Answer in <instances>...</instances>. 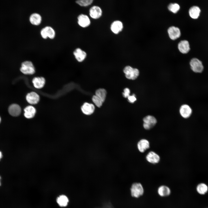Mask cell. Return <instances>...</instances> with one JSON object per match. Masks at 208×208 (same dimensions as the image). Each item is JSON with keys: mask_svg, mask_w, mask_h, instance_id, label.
<instances>
[{"mask_svg": "<svg viewBox=\"0 0 208 208\" xmlns=\"http://www.w3.org/2000/svg\"><path fill=\"white\" fill-rule=\"evenodd\" d=\"M1 118H0V122H1Z\"/></svg>", "mask_w": 208, "mask_h": 208, "instance_id": "836d02e7", "label": "cell"}, {"mask_svg": "<svg viewBox=\"0 0 208 208\" xmlns=\"http://www.w3.org/2000/svg\"><path fill=\"white\" fill-rule=\"evenodd\" d=\"M8 111L12 116L16 117L19 116L21 112V108L18 105L13 104L10 106Z\"/></svg>", "mask_w": 208, "mask_h": 208, "instance_id": "4fadbf2b", "label": "cell"}, {"mask_svg": "<svg viewBox=\"0 0 208 208\" xmlns=\"http://www.w3.org/2000/svg\"><path fill=\"white\" fill-rule=\"evenodd\" d=\"M123 25L120 21L117 20L113 22L111 25L110 28L112 31L115 34H118L122 29Z\"/></svg>", "mask_w": 208, "mask_h": 208, "instance_id": "2e32d148", "label": "cell"}, {"mask_svg": "<svg viewBox=\"0 0 208 208\" xmlns=\"http://www.w3.org/2000/svg\"><path fill=\"white\" fill-rule=\"evenodd\" d=\"M123 72L127 78L132 80L136 79L139 74V71L138 69L133 68L129 66L125 67Z\"/></svg>", "mask_w": 208, "mask_h": 208, "instance_id": "6da1fadb", "label": "cell"}, {"mask_svg": "<svg viewBox=\"0 0 208 208\" xmlns=\"http://www.w3.org/2000/svg\"><path fill=\"white\" fill-rule=\"evenodd\" d=\"M89 14L91 17L94 19L100 18L102 14V10L101 8L97 6H93L89 10Z\"/></svg>", "mask_w": 208, "mask_h": 208, "instance_id": "30bf717a", "label": "cell"}, {"mask_svg": "<svg viewBox=\"0 0 208 208\" xmlns=\"http://www.w3.org/2000/svg\"><path fill=\"white\" fill-rule=\"evenodd\" d=\"M56 200L59 205L61 207H66L69 202L68 197L64 194L61 195L57 197Z\"/></svg>", "mask_w": 208, "mask_h": 208, "instance_id": "603a6c76", "label": "cell"}, {"mask_svg": "<svg viewBox=\"0 0 208 208\" xmlns=\"http://www.w3.org/2000/svg\"><path fill=\"white\" fill-rule=\"evenodd\" d=\"M45 80L43 77H35L33 78L32 83L34 87L37 89L41 88L45 83Z\"/></svg>", "mask_w": 208, "mask_h": 208, "instance_id": "7402d4cb", "label": "cell"}, {"mask_svg": "<svg viewBox=\"0 0 208 208\" xmlns=\"http://www.w3.org/2000/svg\"><path fill=\"white\" fill-rule=\"evenodd\" d=\"M1 176H0V186H1Z\"/></svg>", "mask_w": 208, "mask_h": 208, "instance_id": "d6a6232c", "label": "cell"}, {"mask_svg": "<svg viewBox=\"0 0 208 208\" xmlns=\"http://www.w3.org/2000/svg\"><path fill=\"white\" fill-rule=\"evenodd\" d=\"M130 93L129 89L128 88H126L124 90V92L122 93V95L124 97L127 98L130 95Z\"/></svg>", "mask_w": 208, "mask_h": 208, "instance_id": "f546056e", "label": "cell"}, {"mask_svg": "<svg viewBox=\"0 0 208 208\" xmlns=\"http://www.w3.org/2000/svg\"><path fill=\"white\" fill-rule=\"evenodd\" d=\"M107 94L105 90L103 88H99L95 92V95L99 98L103 102L105 100Z\"/></svg>", "mask_w": 208, "mask_h": 208, "instance_id": "484cf974", "label": "cell"}, {"mask_svg": "<svg viewBox=\"0 0 208 208\" xmlns=\"http://www.w3.org/2000/svg\"><path fill=\"white\" fill-rule=\"evenodd\" d=\"M143 126L144 129L149 130L154 127L157 122L156 118L153 116L148 115L143 119Z\"/></svg>", "mask_w": 208, "mask_h": 208, "instance_id": "5b68a950", "label": "cell"}, {"mask_svg": "<svg viewBox=\"0 0 208 208\" xmlns=\"http://www.w3.org/2000/svg\"><path fill=\"white\" fill-rule=\"evenodd\" d=\"M92 100L95 105L98 107H100L102 105V101L96 95H93L92 98Z\"/></svg>", "mask_w": 208, "mask_h": 208, "instance_id": "83f0119b", "label": "cell"}, {"mask_svg": "<svg viewBox=\"0 0 208 208\" xmlns=\"http://www.w3.org/2000/svg\"><path fill=\"white\" fill-rule=\"evenodd\" d=\"M24 115L27 118L30 119L34 117L36 113L35 108L32 106L29 105L24 109Z\"/></svg>", "mask_w": 208, "mask_h": 208, "instance_id": "d6986e66", "label": "cell"}, {"mask_svg": "<svg viewBox=\"0 0 208 208\" xmlns=\"http://www.w3.org/2000/svg\"><path fill=\"white\" fill-rule=\"evenodd\" d=\"M149 142L148 140L145 139L141 140L137 144L138 148L141 153H144L149 148Z\"/></svg>", "mask_w": 208, "mask_h": 208, "instance_id": "ac0fdd59", "label": "cell"}, {"mask_svg": "<svg viewBox=\"0 0 208 208\" xmlns=\"http://www.w3.org/2000/svg\"><path fill=\"white\" fill-rule=\"evenodd\" d=\"M168 9L171 12L174 13H176L179 10V5L176 3H171L168 6Z\"/></svg>", "mask_w": 208, "mask_h": 208, "instance_id": "4316f807", "label": "cell"}, {"mask_svg": "<svg viewBox=\"0 0 208 208\" xmlns=\"http://www.w3.org/2000/svg\"><path fill=\"white\" fill-rule=\"evenodd\" d=\"M179 112L180 115L183 118H187L191 115L192 110L189 105L187 104H183L181 106Z\"/></svg>", "mask_w": 208, "mask_h": 208, "instance_id": "ba28073f", "label": "cell"}, {"mask_svg": "<svg viewBox=\"0 0 208 208\" xmlns=\"http://www.w3.org/2000/svg\"><path fill=\"white\" fill-rule=\"evenodd\" d=\"M78 23L81 27H86L89 26L90 24V21L89 17L86 15L81 14L77 17Z\"/></svg>", "mask_w": 208, "mask_h": 208, "instance_id": "9c48e42d", "label": "cell"}, {"mask_svg": "<svg viewBox=\"0 0 208 208\" xmlns=\"http://www.w3.org/2000/svg\"><path fill=\"white\" fill-rule=\"evenodd\" d=\"M190 64L191 70L194 73H201L203 70L204 66L202 62L197 58H192Z\"/></svg>", "mask_w": 208, "mask_h": 208, "instance_id": "7a4b0ae2", "label": "cell"}, {"mask_svg": "<svg viewBox=\"0 0 208 208\" xmlns=\"http://www.w3.org/2000/svg\"><path fill=\"white\" fill-rule=\"evenodd\" d=\"M131 193L132 197L138 198L143 195L144 190L142 184L139 183H135L131 185Z\"/></svg>", "mask_w": 208, "mask_h": 208, "instance_id": "3957f363", "label": "cell"}, {"mask_svg": "<svg viewBox=\"0 0 208 208\" xmlns=\"http://www.w3.org/2000/svg\"><path fill=\"white\" fill-rule=\"evenodd\" d=\"M21 72L26 75H32L35 72V69L32 62L27 61L23 62L21 64L20 68Z\"/></svg>", "mask_w": 208, "mask_h": 208, "instance_id": "277c9868", "label": "cell"}, {"mask_svg": "<svg viewBox=\"0 0 208 208\" xmlns=\"http://www.w3.org/2000/svg\"><path fill=\"white\" fill-rule=\"evenodd\" d=\"M157 192L160 196L165 197L168 196L170 195L171 191L168 187L166 185H162L159 187Z\"/></svg>", "mask_w": 208, "mask_h": 208, "instance_id": "cb8c5ba5", "label": "cell"}, {"mask_svg": "<svg viewBox=\"0 0 208 208\" xmlns=\"http://www.w3.org/2000/svg\"><path fill=\"white\" fill-rule=\"evenodd\" d=\"M146 159L149 162L153 164L158 163L160 160L159 156L155 152L151 151L149 152L146 156Z\"/></svg>", "mask_w": 208, "mask_h": 208, "instance_id": "9a60e30c", "label": "cell"}, {"mask_svg": "<svg viewBox=\"0 0 208 208\" xmlns=\"http://www.w3.org/2000/svg\"><path fill=\"white\" fill-rule=\"evenodd\" d=\"M81 109L84 114L89 115L93 113L95 109V107L92 103L85 102L82 106Z\"/></svg>", "mask_w": 208, "mask_h": 208, "instance_id": "8fae6325", "label": "cell"}, {"mask_svg": "<svg viewBox=\"0 0 208 208\" xmlns=\"http://www.w3.org/2000/svg\"><path fill=\"white\" fill-rule=\"evenodd\" d=\"M200 10L199 8L196 6L191 7L189 10V13L190 17L194 19L198 18L200 12Z\"/></svg>", "mask_w": 208, "mask_h": 208, "instance_id": "ffe728a7", "label": "cell"}, {"mask_svg": "<svg viewBox=\"0 0 208 208\" xmlns=\"http://www.w3.org/2000/svg\"><path fill=\"white\" fill-rule=\"evenodd\" d=\"M2 153L0 151V160L2 158Z\"/></svg>", "mask_w": 208, "mask_h": 208, "instance_id": "1f68e13d", "label": "cell"}, {"mask_svg": "<svg viewBox=\"0 0 208 208\" xmlns=\"http://www.w3.org/2000/svg\"><path fill=\"white\" fill-rule=\"evenodd\" d=\"M178 49L182 53H187L190 50V48L189 42L187 40L181 41L178 44Z\"/></svg>", "mask_w": 208, "mask_h": 208, "instance_id": "5bb4252c", "label": "cell"}, {"mask_svg": "<svg viewBox=\"0 0 208 208\" xmlns=\"http://www.w3.org/2000/svg\"><path fill=\"white\" fill-rule=\"evenodd\" d=\"M40 34L44 39L49 38L53 39L55 36V32L54 29L51 27L47 26L43 28L41 30Z\"/></svg>", "mask_w": 208, "mask_h": 208, "instance_id": "8992f818", "label": "cell"}, {"mask_svg": "<svg viewBox=\"0 0 208 208\" xmlns=\"http://www.w3.org/2000/svg\"><path fill=\"white\" fill-rule=\"evenodd\" d=\"M196 189L197 192L200 194L203 195L205 194L208 191V187L204 183H201L197 186Z\"/></svg>", "mask_w": 208, "mask_h": 208, "instance_id": "d4e9b609", "label": "cell"}, {"mask_svg": "<svg viewBox=\"0 0 208 208\" xmlns=\"http://www.w3.org/2000/svg\"><path fill=\"white\" fill-rule=\"evenodd\" d=\"M26 99L29 103L36 104L40 100V97L35 92H31L27 94Z\"/></svg>", "mask_w": 208, "mask_h": 208, "instance_id": "7c38bea8", "label": "cell"}, {"mask_svg": "<svg viewBox=\"0 0 208 208\" xmlns=\"http://www.w3.org/2000/svg\"><path fill=\"white\" fill-rule=\"evenodd\" d=\"M29 20L31 24L34 25H38L41 23L42 17L40 14L37 13H34L30 16Z\"/></svg>", "mask_w": 208, "mask_h": 208, "instance_id": "44dd1931", "label": "cell"}, {"mask_svg": "<svg viewBox=\"0 0 208 208\" xmlns=\"http://www.w3.org/2000/svg\"><path fill=\"white\" fill-rule=\"evenodd\" d=\"M127 98L128 101L131 103H134L136 100V98L134 94L132 95H130Z\"/></svg>", "mask_w": 208, "mask_h": 208, "instance_id": "4dcf8cb0", "label": "cell"}, {"mask_svg": "<svg viewBox=\"0 0 208 208\" xmlns=\"http://www.w3.org/2000/svg\"><path fill=\"white\" fill-rule=\"evenodd\" d=\"M168 32L170 38L174 40L179 37L181 36V31L179 28L174 26L169 27L168 29Z\"/></svg>", "mask_w": 208, "mask_h": 208, "instance_id": "52a82bcc", "label": "cell"}, {"mask_svg": "<svg viewBox=\"0 0 208 208\" xmlns=\"http://www.w3.org/2000/svg\"><path fill=\"white\" fill-rule=\"evenodd\" d=\"M73 54L76 59L79 62L83 61L86 56V53L79 48L76 49L73 52Z\"/></svg>", "mask_w": 208, "mask_h": 208, "instance_id": "e0dca14e", "label": "cell"}, {"mask_svg": "<svg viewBox=\"0 0 208 208\" xmlns=\"http://www.w3.org/2000/svg\"><path fill=\"white\" fill-rule=\"evenodd\" d=\"M93 1V0H80L77 1L76 3L80 6H86L91 4Z\"/></svg>", "mask_w": 208, "mask_h": 208, "instance_id": "f1b7e54d", "label": "cell"}]
</instances>
